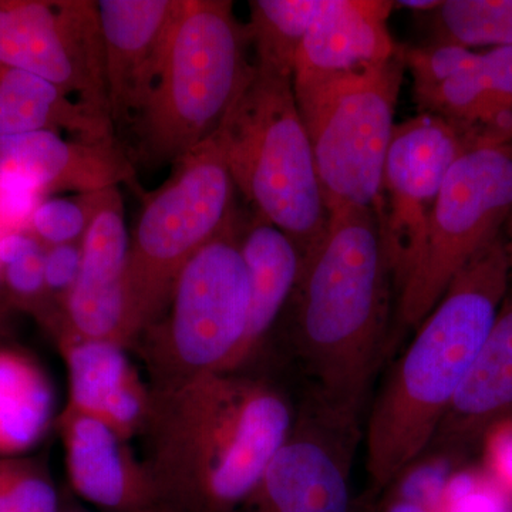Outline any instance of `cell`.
Listing matches in <instances>:
<instances>
[{
  "label": "cell",
  "instance_id": "cb8c5ba5",
  "mask_svg": "<svg viewBox=\"0 0 512 512\" xmlns=\"http://www.w3.org/2000/svg\"><path fill=\"white\" fill-rule=\"evenodd\" d=\"M436 43L512 46V0H446L433 13Z\"/></svg>",
  "mask_w": 512,
  "mask_h": 512
},
{
  "label": "cell",
  "instance_id": "3957f363",
  "mask_svg": "<svg viewBox=\"0 0 512 512\" xmlns=\"http://www.w3.org/2000/svg\"><path fill=\"white\" fill-rule=\"evenodd\" d=\"M511 274L500 235L458 272L417 326L367 421V471L377 487L392 483L429 450L497 318Z\"/></svg>",
  "mask_w": 512,
  "mask_h": 512
},
{
  "label": "cell",
  "instance_id": "603a6c76",
  "mask_svg": "<svg viewBox=\"0 0 512 512\" xmlns=\"http://www.w3.org/2000/svg\"><path fill=\"white\" fill-rule=\"evenodd\" d=\"M323 0H252L247 25L255 66L293 77L296 57Z\"/></svg>",
  "mask_w": 512,
  "mask_h": 512
},
{
  "label": "cell",
  "instance_id": "e0dca14e",
  "mask_svg": "<svg viewBox=\"0 0 512 512\" xmlns=\"http://www.w3.org/2000/svg\"><path fill=\"white\" fill-rule=\"evenodd\" d=\"M56 340L69 372L66 409L100 420L124 441L143 433L150 386L131 365L127 348L82 339L67 330H60Z\"/></svg>",
  "mask_w": 512,
  "mask_h": 512
},
{
  "label": "cell",
  "instance_id": "ba28073f",
  "mask_svg": "<svg viewBox=\"0 0 512 512\" xmlns=\"http://www.w3.org/2000/svg\"><path fill=\"white\" fill-rule=\"evenodd\" d=\"M406 49L386 62L293 84L329 212L375 208L392 141Z\"/></svg>",
  "mask_w": 512,
  "mask_h": 512
},
{
  "label": "cell",
  "instance_id": "9c48e42d",
  "mask_svg": "<svg viewBox=\"0 0 512 512\" xmlns=\"http://www.w3.org/2000/svg\"><path fill=\"white\" fill-rule=\"evenodd\" d=\"M511 211V151L470 148L448 171L419 262L396 295L403 326L416 329L426 319L458 272L503 235Z\"/></svg>",
  "mask_w": 512,
  "mask_h": 512
},
{
  "label": "cell",
  "instance_id": "6da1fadb",
  "mask_svg": "<svg viewBox=\"0 0 512 512\" xmlns=\"http://www.w3.org/2000/svg\"><path fill=\"white\" fill-rule=\"evenodd\" d=\"M150 393L144 464L171 511L241 510L291 433L286 394L244 372Z\"/></svg>",
  "mask_w": 512,
  "mask_h": 512
},
{
  "label": "cell",
  "instance_id": "4fadbf2b",
  "mask_svg": "<svg viewBox=\"0 0 512 512\" xmlns=\"http://www.w3.org/2000/svg\"><path fill=\"white\" fill-rule=\"evenodd\" d=\"M128 249L123 197L120 188H110L84 234L79 278L64 305L63 325L57 333L67 330L82 339L133 346L128 326Z\"/></svg>",
  "mask_w": 512,
  "mask_h": 512
},
{
  "label": "cell",
  "instance_id": "d590c367",
  "mask_svg": "<svg viewBox=\"0 0 512 512\" xmlns=\"http://www.w3.org/2000/svg\"><path fill=\"white\" fill-rule=\"evenodd\" d=\"M60 512H84V511H74V510H70V511H60Z\"/></svg>",
  "mask_w": 512,
  "mask_h": 512
},
{
  "label": "cell",
  "instance_id": "d4e9b609",
  "mask_svg": "<svg viewBox=\"0 0 512 512\" xmlns=\"http://www.w3.org/2000/svg\"><path fill=\"white\" fill-rule=\"evenodd\" d=\"M0 512H60L55 484L40 461L0 457Z\"/></svg>",
  "mask_w": 512,
  "mask_h": 512
},
{
  "label": "cell",
  "instance_id": "5b68a950",
  "mask_svg": "<svg viewBox=\"0 0 512 512\" xmlns=\"http://www.w3.org/2000/svg\"><path fill=\"white\" fill-rule=\"evenodd\" d=\"M217 136L235 190L255 217L305 254L322 237L329 211L291 77L254 64Z\"/></svg>",
  "mask_w": 512,
  "mask_h": 512
},
{
  "label": "cell",
  "instance_id": "8992f818",
  "mask_svg": "<svg viewBox=\"0 0 512 512\" xmlns=\"http://www.w3.org/2000/svg\"><path fill=\"white\" fill-rule=\"evenodd\" d=\"M235 191L215 131L174 164L163 185L143 194L126 274L133 346L167 309L175 282L192 256L237 217Z\"/></svg>",
  "mask_w": 512,
  "mask_h": 512
},
{
  "label": "cell",
  "instance_id": "ac0fdd59",
  "mask_svg": "<svg viewBox=\"0 0 512 512\" xmlns=\"http://www.w3.org/2000/svg\"><path fill=\"white\" fill-rule=\"evenodd\" d=\"M393 8L384 0H323L296 57L292 83L357 72L397 55L403 46L387 26Z\"/></svg>",
  "mask_w": 512,
  "mask_h": 512
},
{
  "label": "cell",
  "instance_id": "44dd1931",
  "mask_svg": "<svg viewBox=\"0 0 512 512\" xmlns=\"http://www.w3.org/2000/svg\"><path fill=\"white\" fill-rule=\"evenodd\" d=\"M67 131L77 140L113 137V123L45 79L0 64V137L29 131Z\"/></svg>",
  "mask_w": 512,
  "mask_h": 512
},
{
  "label": "cell",
  "instance_id": "836d02e7",
  "mask_svg": "<svg viewBox=\"0 0 512 512\" xmlns=\"http://www.w3.org/2000/svg\"><path fill=\"white\" fill-rule=\"evenodd\" d=\"M507 228H508V235H507V238H505V241H512V211L510 214V218H508V221H507Z\"/></svg>",
  "mask_w": 512,
  "mask_h": 512
},
{
  "label": "cell",
  "instance_id": "e575fe53",
  "mask_svg": "<svg viewBox=\"0 0 512 512\" xmlns=\"http://www.w3.org/2000/svg\"><path fill=\"white\" fill-rule=\"evenodd\" d=\"M505 146H507V147H508V150H510V151H511V153H512V138H511V140H510V141H508V144H505Z\"/></svg>",
  "mask_w": 512,
  "mask_h": 512
},
{
  "label": "cell",
  "instance_id": "8d00e7d4",
  "mask_svg": "<svg viewBox=\"0 0 512 512\" xmlns=\"http://www.w3.org/2000/svg\"><path fill=\"white\" fill-rule=\"evenodd\" d=\"M0 275H2V268H0Z\"/></svg>",
  "mask_w": 512,
  "mask_h": 512
},
{
  "label": "cell",
  "instance_id": "2e32d148",
  "mask_svg": "<svg viewBox=\"0 0 512 512\" xmlns=\"http://www.w3.org/2000/svg\"><path fill=\"white\" fill-rule=\"evenodd\" d=\"M59 427L70 483L87 503L106 512H173L144 461L106 424L64 409Z\"/></svg>",
  "mask_w": 512,
  "mask_h": 512
},
{
  "label": "cell",
  "instance_id": "ffe728a7",
  "mask_svg": "<svg viewBox=\"0 0 512 512\" xmlns=\"http://www.w3.org/2000/svg\"><path fill=\"white\" fill-rule=\"evenodd\" d=\"M241 251L249 278L248 322L227 372H242L258 355L291 299L302 264L295 242L255 215L242 225Z\"/></svg>",
  "mask_w": 512,
  "mask_h": 512
},
{
  "label": "cell",
  "instance_id": "1f68e13d",
  "mask_svg": "<svg viewBox=\"0 0 512 512\" xmlns=\"http://www.w3.org/2000/svg\"><path fill=\"white\" fill-rule=\"evenodd\" d=\"M390 512H433L427 510V508L421 507V505L413 504V503H400L394 505L393 510Z\"/></svg>",
  "mask_w": 512,
  "mask_h": 512
},
{
  "label": "cell",
  "instance_id": "d6986e66",
  "mask_svg": "<svg viewBox=\"0 0 512 512\" xmlns=\"http://www.w3.org/2000/svg\"><path fill=\"white\" fill-rule=\"evenodd\" d=\"M512 420V285L429 450L458 454Z\"/></svg>",
  "mask_w": 512,
  "mask_h": 512
},
{
  "label": "cell",
  "instance_id": "7402d4cb",
  "mask_svg": "<svg viewBox=\"0 0 512 512\" xmlns=\"http://www.w3.org/2000/svg\"><path fill=\"white\" fill-rule=\"evenodd\" d=\"M53 390L43 370L16 350L0 349V457H16L45 436Z\"/></svg>",
  "mask_w": 512,
  "mask_h": 512
},
{
  "label": "cell",
  "instance_id": "52a82bcc",
  "mask_svg": "<svg viewBox=\"0 0 512 512\" xmlns=\"http://www.w3.org/2000/svg\"><path fill=\"white\" fill-rule=\"evenodd\" d=\"M238 215L197 252L175 282L161 318L134 346L147 365L151 392L227 372L247 329L249 278Z\"/></svg>",
  "mask_w": 512,
  "mask_h": 512
},
{
  "label": "cell",
  "instance_id": "484cf974",
  "mask_svg": "<svg viewBox=\"0 0 512 512\" xmlns=\"http://www.w3.org/2000/svg\"><path fill=\"white\" fill-rule=\"evenodd\" d=\"M103 194L100 191L40 201L30 218V232L45 248L82 242Z\"/></svg>",
  "mask_w": 512,
  "mask_h": 512
},
{
  "label": "cell",
  "instance_id": "7c38bea8",
  "mask_svg": "<svg viewBox=\"0 0 512 512\" xmlns=\"http://www.w3.org/2000/svg\"><path fill=\"white\" fill-rule=\"evenodd\" d=\"M359 421L326 412L313 400L265 468L242 512H350V474Z\"/></svg>",
  "mask_w": 512,
  "mask_h": 512
},
{
  "label": "cell",
  "instance_id": "7a4b0ae2",
  "mask_svg": "<svg viewBox=\"0 0 512 512\" xmlns=\"http://www.w3.org/2000/svg\"><path fill=\"white\" fill-rule=\"evenodd\" d=\"M389 266L375 211L329 212L322 237L302 255L292 306V346L313 402L359 421L389 319Z\"/></svg>",
  "mask_w": 512,
  "mask_h": 512
},
{
  "label": "cell",
  "instance_id": "4316f807",
  "mask_svg": "<svg viewBox=\"0 0 512 512\" xmlns=\"http://www.w3.org/2000/svg\"><path fill=\"white\" fill-rule=\"evenodd\" d=\"M80 265H82V242L45 248L47 298L60 322H63L64 305L79 278Z\"/></svg>",
  "mask_w": 512,
  "mask_h": 512
},
{
  "label": "cell",
  "instance_id": "f1b7e54d",
  "mask_svg": "<svg viewBox=\"0 0 512 512\" xmlns=\"http://www.w3.org/2000/svg\"><path fill=\"white\" fill-rule=\"evenodd\" d=\"M42 195L25 188L0 187V235L26 231Z\"/></svg>",
  "mask_w": 512,
  "mask_h": 512
},
{
  "label": "cell",
  "instance_id": "9a60e30c",
  "mask_svg": "<svg viewBox=\"0 0 512 512\" xmlns=\"http://www.w3.org/2000/svg\"><path fill=\"white\" fill-rule=\"evenodd\" d=\"M134 183L136 168L114 138L69 141L47 130L0 137V187L83 195L127 184L143 194Z\"/></svg>",
  "mask_w": 512,
  "mask_h": 512
},
{
  "label": "cell",
  "instance_id": "d6a6232c",
  "mask_svg": "<svg viewBox=\"0 0 512 512\" xmlns=\"http://www.w3.org/2000/svg\"><path fill=\"white\" fill-rule=\"evenodd\" d=\"M505 248H507L508 261H510L512 272V241H505Z\"/></svg>",
  "mask_w": 512,
  "mask_h": 512
},
{
  "label": "cell",
  "instance_id": "5bb4252c",
  "mask_svg": "<svg viewBox=\"0 0 512 512\" xmlns=\"http://www.w3.org/2000/svg\"><path fill=\"white\" fill-rule=\"evenodd\" d=\"M183 0H97L111 123L136 120L153 92Z\"/></svg>",
  "mask_w": 512,
  "mask_h": 512
},
{
  "label": "cell",
  "instance_id": "4dcf8cb0",
  "mask_svg": "<svg viewBox=\"0 0 512 512\" xmlns=\"http://www.w3.org/2000/svg\"><path fill=\"white\" fill-rule=\"evenodd\" d=\"M441 2H436V0H419V2H414V0H407V2H393L394 8H404L410 10H417V12H434L439 6Z\"/></svg>",
  "mask_w": 512,
  "mask_h": 512
},
{
  "label": "cell",
  "instance_id": "f546056e",
  "mask_svg": "<svg viewBox=\"0 0 512 512\" xmlns=\"http://www.w3.org/2000/svg\"><path fill=\"white\" fill-rule=\"evenodd\" d=\"M45 249L30 231H13L0 235V268Z\"/></svg>",
  "mask_w": 512,
  "mask_h": 512
},
{
  "label": "cell",
  "instance_id": "83f0119b",
  "mask_svg": "<svg viewBox=\"0 0 512 512\" xmlns=\"http://www.w3.org/2000/svg\"><path fill=\"white\" fill-rule=\"evenodd\" d=\"M439 512H510L507 501L490 490L470 483H454L444 488Z\"/></svg>",
  "mask_w": 512,
  "mask_h": 512
},
{
  "label": "cell",
  "instance_id": "8fae6325",
  "mask_svg": "<svg viewBox=\"0 0 512 512\" xmlns=\"http://www.w3.org/2000/svg\"><path fill=\"white\" fill-rule=\"evenodd\" d=\"M0 64L55 84L110 120L94 0H0Z\"/></svg>",
  "mask_w": 512,
  "mask_h": 512
},
{
  "label": "cell",
  "instance_id": "277c9868",
  "mask_svg": "<svg viewBox=\"0 0 512 512\" xmlns=\"http://www.w3.org/2000/svg\"><path fill=\"white\" fill-rule=\"evenodd\" d=\"M247 25L229 0H183L163 66L138 114L144 167L175 164L220 128L254 72Z\"/></svg>",
  "mask_w": 512,
  "mask_h": 512
},
{
  "label": "cell",
  "instance_id": "30bf717a",
  "mask_svg": "<svg viewBox=\"0 0 512 512\" xmlns=\"http://www.w3.org/2000/svg\"><path fill=\"white\" fill-rule=\"evenodd\" d=\"M474 147L463 128L431 114L394 127L373 211L396 295L419 262L448 171Z\"/></svg>",
  "mask_w": 512,
  "mask_h": 512
}]
</instances>
